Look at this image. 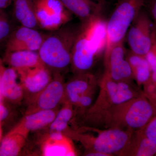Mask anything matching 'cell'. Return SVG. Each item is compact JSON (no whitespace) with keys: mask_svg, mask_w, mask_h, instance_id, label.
<instances>
[{"mask_svg":"<svg viewBox=\"0 0 156 156\" xmlns=\"http://www.w3.org/2000/svg\"><path fill=\"white\" fill-rule=\"evenodd\" d=\"M81 27L65 26L44 38L38 53L42 62L50 71L58 73L71 64L73 48Z\"/></svg>","mask_w":156,"mask_h":156,"instance_id":"1","label":"cell"},{"mask_svg":"<svg viewBox=\"0 0 156 156\" xmlns=\"http://www.w3.org/2000/svg\"><path fill=\"white\" fill-rule=\"evenodd\" d=\"M155 116L150 101L140 95L110 109L102 122L110 128L136 131L143 129Z\"/></svg>","mask_w":156,"mask_h":156,"instance_id":"2","label":"cell"},{"mask_svg":"<svg viewBox=\"0 0 156 156\" xmlns=\"http://www.w3.org/2000/svg\"><path fill=\"white\" fill-rule=\"evenodd\" d=\"M139 95L128 82L114 80L105 73L100 82L99 95L89 109V116L102 121L110 109Z\"/></svg>","mask_w":156,"mask_h":156,"instance_id":"3","label":"cell"},{"mask_svg":"<svg viewBox=\"0 0 156 156\" xmlns=\"http://www.w3.org/2000/svg\"><path fill=\"white\" fill-rule=\"evenodd\" d=\"M106 20V52L122 42L131 23L145 4L146 0H116Z\"/></svg>","mask_w":156,"mask_h":156,"instance_id":"4","label":"cell"},{"mask_svg":"<svg viewBox=\"0 0 156 156\" xmlns=\"http://www.w3.org/2000/svg\"><path fill=\"white\" fill-rule=\"evenodd\" d=\"M154 29L150 17L142 9L131 23L126 34L131 52L145 56L151 46Z\"/></svg>","mask_w":156,"mask_h":156,"instance_id":"5","label":"cell"},{"mask_svg":"<svg viewBox=\"0 0 156 156\" xmlns=\"http://www.w3.org/2000/svg\"><path fill=\"white\" fill-rule=\"evenodd\" d=\"M134 131L112 128L101 131L90 140L91 151L106 154H120L129 144Z\"/></svg>","mask_w":156,"mask_h":156,"instance_id":"6","label":"cell"},{"mask_svg":"<svg viewBox=\"0 0 156 156\" xmlns=\"http://www.w3.org/2000/svg\"><path fill=\"white\" fill-rule=\"evenodd\" d=\"M39 25L48 30L58 28L68 17L60 0H34Z\"/></svg>","mask_w":156,"mask_h":156,"instance_id":"7","label":"cell"},{"mask_svg":"<svg viewBox=\"0 0 156 156\" xmlns=\"http://www.w3.org/2000/svg\"><path fill=\"white\" fill-rule=\"evenodd\" d=\"M101 56L95 52L89 43L82 24L72 54L71 64L74 71L76 74L90 73L96 59Z\"/></svg>","mask_w":156,"mask_h":156,"instance_id":"8","label":"cell"},{"mask_svg":"<svg viewBox=\"0 0 156 156\" xmlns=\"http://www.w3.org/2000/svg\"><path fill=\"white\" fill-rule=\"evenodd\" d=\"M123 41L112 46L105 55V73L113 80L128 82L133 76V71L127 60Z\"/></svg>","mask_w":156,"mask_h":156,"instance_id":"9","label":"cell"},{"mask_svg":"<svg viewBox=\"0 0 156 156\" xmlns=\"http://www.w3.org/2000/svg\"><path fill=\"white\" fill-rule=\"evenodd\" d=\"M44 40L36 30L21 27L11 33L6 42L5 53L18 50L38 51Z\"/></svg>","mask_w":156,"mask_h":156,"instance_id":"10","label":"cell"},{"mask_svg":"<svg viewBox=\"0 0 156 156\" xmlns=\"http://www.w3.org/2000/svg\"><path fill=\"white\" fill-rule=\"evenodd\" d=\"M16 72L23 89L32 95H37L52 80L50 71L44 65Z\"/></svg>","mask_w":156,"mask_h":156,"instance_id":"11","label":"cell"},{"mask_svg":"<svg viewBox=\"0 0 156 156\" xmlns=\"http://www.w3.org/2000/svg\"><path fill=\"white\" fill-rule=\"evenodd\" d=\"M65 93L63 82L59 76H57L37 95L34 102L35 111L54 110L63 99Z\"/></svg>","mask_w":156,"mask_h":156,"instance_id":"12","label":"cell"},{"mask_svg":"<svg viewBox=\"0 0 156 156\" xmlns=\"http://www.w3.org/2000/svg\"><path fill=\"white\" fill-rule=\"evenodd\" d=\"M65 7L77 16L83 23L98 16L103 17L106 2L94 0H60Z\"/></svg>","mask_w":156,"mask_h":156,"instance_id":"13","label":"cell"},{"mask_svg":"<svg viewBox=\"0 0 156 156\" xmlns=\"http://www.w3.org/2000/svg\"><path fill=\"white\" fill-rule=\"evenodd\" d=\"M57 113L54 110H41L26 116L19 125L12 130L27 136L30 131L39 130L50 126Z\"/></svg>","mask_w":156,"mask_h":156,"instance_id":"14","label":"cell"},{"mask_svg":"<svg viewBox=\"0 0 156 156\" xmlns=\"http://www.w3.org/2000/svg\"><path fill=\"white\" fill-rule=\"evenodd\" d=\"M65 86V92L70 103L77 105L80 97L93 91L96 79L90 73L76 74Z\"/></svg>","mask_w":156,"mask_h":156,"instance_id":"15","label":"cell"},{"mask_svg":"<svg viewBox=\"0 0 156 156\" xmlns=\"http://www.w3.org/2000/svg\"><path fill=\"white\" fill-rule=\"evenodd\" d=\"M3 60L16 71L44 65L38 52L31 50H18L5 53Z\"/></svg>","mask_w":156,"mask_h":156,"instance_id":"16","label":"cell"},{"mask_svg":"<svg viewBox=\"0 0 156 156\" xmlns=\"http://www.w3.org/2000/svg\"><path fill=\"white\" fill-rule=\"evenodd\" d=\"M17 73L12 68H5L3 74L1 92L3 100L10 103L19 102L23 97V89L17 81Z\"/></svg>","mask_w":156,"mask_h":156,"instance_id":"17","label":"cell"},{"mask_svg":"<svg viewBox=\"0 0 156 156\" xmlns=\"http://www.w3.org/2000/svg\"><path fill=\"white\" fill-rule=\"evenodd\" d=\"M121 155L156 156V146L144 134L142 129L134 131L129 144Z\"/></svg>","mask_w":156,"mask_h":156,"instance_id":"18","label":"cell"},{"mask_svg":"<svg viewBox=\"0 0 156 156\" xmlns=\"http://www.w3.org/2000/svg\"><path fill=\"white\" fill-rule=\"evenodd\" d=\"M15 17L22 26L34 29L39 24L34 7V0H14Z\"/></svg>","mask_w":156,"mask_h":156,"instance_id":"19","label":"cell"},{"mask_svg":"<svg viewBox=\"0 0 156 156\" xmlns=\"http://www.w3.org/2000/svg\"><path fill=\"white\" fill-rule=\"evenodd\" d=\"M130 63L133 76L139 84H144L150 79L151 75L150 66L145 57L134 54L131 51L126 57Z\"/></svg>","mask_w":156,"mask_h":156,"instance_id":"20","label":"cell"},{"mask_svg":"<svg viewBox=\"0 0 156 156\" xmlns=\"http://www.w3.org/2000/svg\"><path fill=\"white\" fill-rule=\"evenodd\" d=\"M26 136L11 130L0 143V156L18 155L25 143Z\"/></svg>","mask_w":156,"mask_h":156,"instance_id":"21","label":"cell"},{"mask_svg":"<svg viewBox=\"0 0 156 156\" xmlns=\"http://www.w3.org/2000/svg\"><path fill=\"white\" fill-rule=\"evenodd\" d=\"M45 156H74L75 154L66 138L60 141L48 139L43 148Z\"/></svg>","mask_w":156,"mask_h":156,"instance_id":"22","label":"cell"},{"mask_svg":"<svg viewBox=\"0 0 156 156\" xmlns=\"http://www.w3.org/2000/svg\"><path fill=\"white\" fill-rule=\"evenodd\" d=\"M73 111L70 104L66 105L56 114L53 122L50 125V133L61 132L66 130L68 124L71 119Z\"/></svg>","mask_w":156,"mask_h":156,"instance_id":"23","label":"cell"},{"mask_svg":"<svg viewBox=\"0 0 156 156\" xmlns=\"http://www.w3.org/2000/svg\"><path fill=\"white\" fill-rule=\"evenodd\" d=\"M0 10V44L7 42L11 33V25L9 20Z\"/></svg>","mask_w":156,"mask_h":156,"instance_id":"24","label":"cell"},{"mask_svg":"<svg viewBox=\"0 0 156 156\" xmlns=\"http://www.w3.org/2000/svg\"><path fill=\"white\" fill-rule=\"evenodd\" d=\"M147 60L152 72L156 71V31L154 29L152 35V41L149 51L144 56Z\"/></svg>","mask_w":156,"mask_h":156,"instance_id":"25","label":"cell"},{"mask_svg":"<svg viewBox=\"0 0 156 156\" xmlns=\"http://www.w3.org/2000/svg\"><path fill=\"white\" fill-rule=\"evenodd\" d=\"M142 130L144 135L156 146V116Z\"/></svg>","mask_w":156,"mask_h":156,"instance_id":"26","label":"cell"},{"mask_svg":"<svg viewBox=\"0 0 156 156\" xmlns=\"http://www.w3.org/2000/svg\"><path fill=\"white\" fill-rule=\"evenodd\" d=\"M93 91L83 94L80 97L77 105L82 108H87L91 105L93 100Z\"/></svg>","mask_w":156,"mask_h":156,"instance_id":"27","label":"cell"},{"mask_svg":"<svg viewBox=\"0 0 156 156\" xmlns=\"http://www.w3.org/2000/svg\"><path fill=\"white\" fill-rule=\"evenodd\" d=\"M9 115V111L4 102L0 103V123L6 119Z\"/></svg>","mask_w":156,"mask_h":156,"instance_id":"28","label":"cell"},{"mask_svg":"<svg viewBox=\"0 0 156 156\" xmlns=\"http://www.w3.org/2000/svg\"><path fill=\"white\" fill-rule=\"evenodd\" d=\"M4 63L3 59L0 57V103L4 102L2 92H1V85H2V80L3 74H4L6 68L4 66Z\"/></svg>","mask_w":156,"mask_h":156,"instance_id":"29","label":"cell"},{"mask_svg":"<svg viewBox=\"0 0 156 156\" xmlns=\"http://www.w3.org/2000/svg\"><path fill=\"white\" fill-rule=\"evenodd\" d=\"M151 13L154 21V26L156 31V0L152 3L151 7Z\"/></svg>","mask_w":156,"mask_h":156,"instance_id":"30","label":"cell"},{"mask_svg":"<svg viewBox=\"0 0 156 156\" xmlns=\"http://www.w3.org/2000/svg\"><path fill=\"white\" fill-rule=\"evenodd\" d=\"M14 0H0V10L9 7Z\"/></svg>","mask_w":156,"mask_h":156,"instance_id":"31","label":"cell"},{"mask_svg":"<svg viewBox=\"0 0 156 156\" xmlns=\"http://www.w3.org/2000/svg\"><path fill=\"white\" fill-rule=\"evenodd\" d=\"M87 156H108L106 154L96 151H91L87 154Z\"/></svg>","mask_w":156,"mask_h":156,"instance_id":"32","label":"cell"},{"mask_svg":"<svg viewBox=\"0 0 156 156\" xmlns=\"http://www.w3.org/2000/svg\"><path fill=\"white\" fill-rule=\"evenodd\" d=\"M148 81L156 87V71L152 72L150 79Z\"/></svg>","mask_w":156,"mask_h":156,"instance_id":"33","label":"cell"},{"mask_svg":"<svg viewBox=\"0 0 156 156\" xmlns=\"http://www.w3.org/2000/svg\"><path fill=\"white\" fill-rule=\"evenodd\" d=\"M150 101L152 104L153 105H154V107L155 109L156 112V96L154 97V99H152Z\"/></svg>","mask_w":156,"mask_h":156,"instance_id":"34","label":"cell"},{"mask_svg":"<svg viewBox=\"0 0 156 156\" xmlns=\"http://www.w3.org/2000/svg\"><path fill=\"white\" fill-rule=\"evenodd\" d=\"M2 125L0 123V143L2 139Z\"/></svg>","mask_w":156,"mask_h":156,"instance_id":"35","label":"cell"},{"mask_svg":"<svg viewBox=\"0 0 156 156\" xmlns=\"http://www.w3.org/2000/svg\"><path fill=\"white\" fill-rule=\"evenodd\" d=\"M95 1H97L98 2H107V0H95Z\"/></svg>","mask_w":156,"mask_h":156,"instance_id":"36","label":"cell"}]
</instances>
